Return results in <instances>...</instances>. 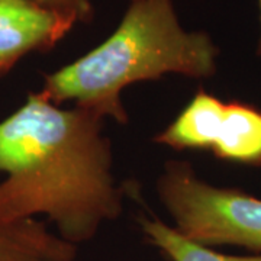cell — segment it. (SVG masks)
I'll list each match as a JSON object with an SVG mask.
<instances>
[{
  "instance_id": "1",
  "label": "cell",
  "mask_w": 261,
  "mask_h": 261,
  "mask_svg": "<svg viewBox=\"0 0 261 261\" xmlns=\"http://www.w3.org/2000/svg\"><path fill=\"white\" fill-rule=\"evenodd\" d=\"M103 122L90 109L63 108L42 92L29 93L0 121V218L44 215L75 247L118 219L123 190L113 174Z\"/></svg>"
},
{
  "instance_id": "2",
  "label": "cell",
  "mask_w": 261,
  "mask_h": 261,
  "mask_svg": "<svg viewBox=\"0 0 261 261\" xmlns=\"http://www.w3.org/2000/svg\"><path fill=\"white\" fill-rule=\"evenodd\" d=\"M218 57L219 48L206 32L183 28L171 0H132L106 41L45 75L39 92L57 105L71 102L126 123V87L166 74L212 77Z\"/></svg>"
},
{
  "instance_id": "3",
  "label": "cell",
  "mask_w": 261,
  "mask_h": 261,
  "mask_svg": "<svg viewBox=\"0 0 261 261\" xmlns=\"http://www.w3.org/2000/svg\"><path fill=\"white\" fill-rule=\"evenodd\" d=\"M157 195L185 237L207 247L235 245L261 254V199L211 185L185 161H168Z\"/></svg>"
},
{
  "instance_id": "4",
  "label": "cell",
  "mask_w": 261,
  "mask_h": 261,
  "mask_svg": "<svg viewBox=\"0 0 261 261\" xmlns=\"http://www.w3.org/2000/svg\"><path fill=\"white\" fill-rule=\"evenodd\" d=\"M75 20L31 0H0V73L35 49L53 47Z\"/></svg>"
},
{
  "instance_id": "5",
  "label": "cell",
  "mask_w": 261,
  "mask_h": 261,
  "mask_svg": "<svg viewBox=\"0 0 261 261\" xmlns=\"http://www.w3.org/2000/svg\"><path fill=\"white\" fill-rule=\"evenodd\" d=\"M77 247L37 219L0 218V261H74Z\"/></svg>"
},
{
  "instance_id": "6",
  "label": "cell",
  "mask_w": 261,
  "mask_h": 261,
  "mask_svg": "<svg viewBox=\"0 0 261 261\" xmlns=\"http://www.w3.org/2000/svg\"><path fill=\"white\" fill-rule=\"evenodd\" d=\"M225 105L214 94L199 90L177 118L155 137V142L173 149H212Z\"/></svg>"
},
{
  "instance_id": "7",
  "label": "cell",
  "mask_w": 261,
  "mask_h": 261,
  "mask_svg": "<svg viewBox=\"0 0 261 261\" xmlns=\"http://www.w3.org/2000/svg\"><path fill=\"white\" fill-rule=\"evenodd\" d=\"M215 157L244 166H261V111L226 102L212 149Z\"/></svg>"
},
{
  "instance_id": "8",
  "label": "cell",
  "mask_w": 261,
  "mask_h": 261,
  "mask_svg": "<svg viewBox=\"0 0 261 261\" xmlns=\"http://www.w3.org/2000/svg\"><path fill=\"white\" fill-rule=\"evenodd\" d=\"M140 225L148 243L159 248L170 261H261V254L231 255L215 251L212 247L185 237L160 218H141Z\"/></svg>"
},
{
  "instance_id": "9",
  "label": "cell",
  "mask_w": 261,
  "mask_h": 261,
  "mask_svg": "<svg viewBox=\"0 0 261 261\" xmlns=\"http://www.w3.org/2000/svg\"><path fill=\"white\" fill-rule=\"evenodd\" d=\"M39 6L58 12L64 16H68L75 23L89 22L93 16L92 0H32Z\"/></svg>"
},
{
  "instance_id": "10",
  "label": "cell",
  "mask_w": 261,
  "mask_h": 261,
  "mask_svg": "<svg viewBox=\"0 0 261 261\" xmlns=\"http://www.w3.org/2000/svg\"><path fill=\"white\" fill-rule=\"evenodd\" d=\"M258 5H260V19H261V0H258ZM258 54L261 56V35H260V42H258Z\"/></svg>"
},
{
  "instance_id": "11",
  "label": "cell",
  "mask_w": 261,
  "mask_h": 261,
  "mask_svg": "<svg viewBox=\"0 0 261 261\" xmlns=\"http://www.w3.org/2000/svg\"><path fill=\"white\" fill-rule=\"evenodd\" d=\"M31 2H32V0H31ZM34 3H35V2H34Z\"/></svg>"
}]
</instances>
